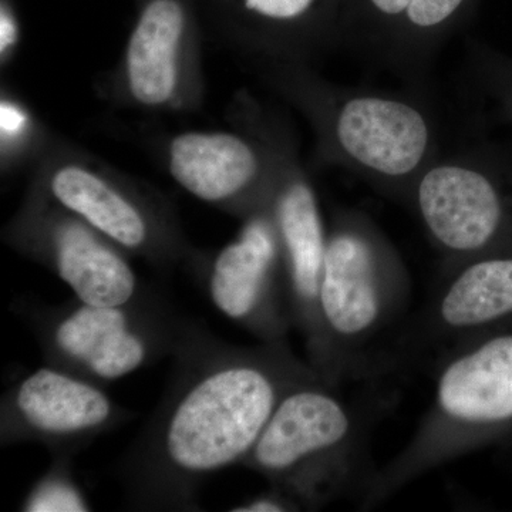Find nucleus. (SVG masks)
<instances>
[{"mask_svg":"<svg viewBox=\"0 0 512 512\" xmlns=\"http://www.w3.org/2000/svg\"><path fill=\"white\" fill-rule=\"evenodd\" d=\"M156 412L123 458L131 507L197 511L200 485L244 463L289 390L318 375L288 340L235 346L188 320Z\"/></svg>","mask_w":512,"mask_h":512,"instance_id":"1","label":"nucleus"},{"mask_svg":"<svg viewBox=\"0 0 512 512\" xmlns=\"http://www.w3.org/2000/svg\"><path fill=\"white\" fill-rule=\"evenodd\" d=\"M261 72L311 123L318 163L349 171L386 197L407 204L414 181L440 154L426 93L338 86L308 63H261Z\"/></svg>","mask_w":512,"mask_h":512,"instance_id":"2","label":"nucleus"},{"mask_svg":"<svg viewBox=\"0 0 512 512\" xmlns=\"http://www.w3.org/2000/svg\"><path fill=\"white\" fill-rule=\"evenodd\" d=\"M431 365L433 402L409 443L372 474L362 507H376L436 468L512 440V332L458 343Z\"/></svg>","mask_w":512,"mask_h":512,"instance_id":"3","label":"nucleus"},{"mask_svg":"<svg viewBox=\"0 0 512 512\" xmlns=\"http://www.w3.org/2000/svg\"><path fill=\"white\" fill-rule=\"evenodd\" d=\"M409 298L406 264L376 222L353 208L333 212L319 292L325 345L320 379L338 387L372 375L370 348L399 322Z\"/></svg>","mask_w":512,"mask_h":512,"instance_id":"4","label":"nucleus"},{"mask_svg":"<svg viewBox=\"0 0 512 512\" xmlns=\"http://www.w3.org/2000/svg\"><path fill=\"white\" fill-rule=\"evenodd\" d=\"M336 389L318 375L293 386L241 464L302 511L362 495L372 477L363 473L362 421Z\"/></svg>","mask_w":512,"mask_h":512,"instance_id":"5","label":"nucleus"},{"mask_svg":"<svg viewBox=\"0 0 512 512\" xmlns=\"http://www.w3.org/2000/svg\"><path fill=\"white\" fill-rule=\"evenodd\" d=\"M49 365L104 386L173 356L188 320L156 293L123 305L25 306Z\"/></svg>","mask_w":512,"mask_h":512,"instance_id":"6","label":"nucleus"},{"mask_svg":"<svg viewBox=\"0 0 512 512\" xmlns=\"http://www.w3.org/2000/svg\"><path fill=\"white\" fill-rule=\"evenodd\" d=\"M407 205L441 269L512 245V158L494 147L439 154L414 181Z\"/></svg>","mask_w":512,"mask_h":512,"instance_id":"7","label":"nucleus"},{"mask_svg":"<svg viewBox=\"0 0 512 512\" xmlns=\"http://www.w3.org/2000/svg\"><path fill=\"white\" fill-rule=\"evenodd\" d=\"M30 190L69 211L130 256L156 268L195 258L167 202L86 157L46 158Z\"/></svg>","mask_w":512,"mask_h":512,"instance_id":"8","label":"nucleus"},{"mask_svg":"<svg viewBox=\"0 0 512 512\" xmlns=\"http://www.w3.org/2000/svg\"><path fill=\"white\" fill-rule=\"evenodd\" d=\"M286 136L255 113L239 130L181 131L167 141L165 168L192 197L242 220L271 201Z\"/></svg>","mask_w":512,"mask_h":512,"instance_id":"9","label":"nucleus"},{"mask_svg":"<svg viewBox=\"0 0 512 512\" xmlns=\"http://www.w3.org/2000/svg\"><path fill=\"white\" fill-rule=\"evenodd\" d=\"M503 332H512V245L441 269L429 301L380 367L433 363L458 343Z\"/></svg>","mask_w":512,"mask_h":512,"instance_id":"10","label":"nucleus"},{"mask_svg":"<svg viewBox=\"0 0 512 512\" xmlns=\"http://www.w3.org/2000/svg\"><path fill=\"white\" fill-rule=\"evenodd\" d=\"M3 238L46 266L84 303L123 305L148 292L124 249L39 192L29 191Z\"/></svg>","mask_w":512,"mask_h":512,"instance_id":"11","label":"nucleus"},{"mask_svg":"<svg viewBox=\"0 0 512 512\" xmlns=\"http://www.w3.org/2000/svg\"><path fill=\"white\" fill-rule=\"evenodd\" d=\"M241 221L237 237L208 262L205 289L222 315L259 342H284L293 318L281 241L269 202Z\"/></svg>","mask_w":512,"mask_h":512,"instance_id":"12","label":"nucleus"},{"mask_svg":"<svg viewBox=\"0 0 512 512\" xmlns=\"http://www.w3.org/2000/svg\"><path fill=\"white\" fill-rule=\"evenodd\" d=\"M130 417L104 386L46 366L23 377L3 394L2 446L40 443L55 456L73 457L100 434Z\"/></svg>","mask_w":512,"mask_h":512,"instance_id":"13","label":"nucleus"},{"mask_svg":"<svg viewBox=\"0 0 512 512\" xmlns=\"http://www.w3.org/2000/svg\"><path fill=\"white\" fill-rule=\"evenodd\" d=\"M473 0H346L339 37L367 62L429 90L431 64Z\"/></svg>","mask_w":512,"mask_h":512,"instance_id":"14","label":"nucleus"},{"mask_svg":"<svg viewBox=\"0 0 512 512\" xmlns=\"http://www.w3.org/2000/svg\"><path fill=\"white\" fill-rule=\"evenodd\" d=\"M126 103L148 111H183L201 96L200 46L183 0H148L128 36L117 72Z\"/></svg>","mask_w":512,"mask_h":512,"instance_id":"15","label":"nucleus"},{"mask_svg":"<svg viewBox=\"0 0 512 512\" xmlns=\"http://www.w3.org/2000/svg\"><path fill=\"white\" fill-rule=\"evenodd\" d=\"M281 241L293 328L301 333L312 369L322 375L325 345L319 315V292L328 248V227L311 178L296 156L291 134L282 147L281 163L269 201Z\"/></svg>","mask_w":512,"mask_h":512,"instance_id":"16","label":"nucleus"},{"mask_svg":"<svg viewBox=\"0 0 512 512\" xmlns=\"http://www.w3.org/2000/svg\"><path fill=\"white\" fill-rule=\"evenodd\" d=\"M242 18L245 52L259 64L309 63L338 40L335 0H235Z\"/></svg>","mask_w":512,"mask_h":512,"instance_id":"17","label":"nucleus"},{"mask_svg":"<svg viewBox=\"0 0 512 512\" xmlns=\"http://www.w3.org/2000/svg\"><path fill=\"white\" fill-rule=\"evenodd\" d=\"M25 512H86L92 504L74 478L72 457L55 456L52 466L40 477L20 504Z\"/></svg>","mask_w":512,"mask_h":512,"instance_id":"18","label":"nucleus"},{"mask_svg":"<svg viewBox=\"0 0 512 512\" xmlns=\"http://www.w3.org/2000/svg\"><path fill=\"white\" fill-rule=\"evenodd\" d=\"M470 52L478 86L512 124V57L484 45L473 46Z\"/></svg>","mask_w":512,"mask_h":512,"instance_id":"19","label":"nucleus"},{"mask_svg":"<svg viewBox=\"0 0 512 512\" xmlns=\"http://www.w3.org/2000/svg\"><path fill=\"white\" fill-rule=\"evenodd\" d=\"M33 128V119L29 110L12 97H3L0 103V138L3 154L18 153L29 143Z\"/></svg>","mask_w":512,"mask_h":512,"instance_id":"20","label":"nucleus"},{"mask_svg":"<svg viewBox=\"0 0 512 512\" xmlns=\"http://www.w3.org/2000/svg\"><path fill=\"white\" fill-rule=\"evenodd\" d=\"M232 512H295L302 511L299 504L279 488L269 485L264 493L248 498L244 503L229 508Z\"/></svg>","mask_w":512,"mask_h":512,"instance_id":"21","label":"nucleus"},{"mask_svg":"<svg viewBox=\"0 0 512 512\" xmlns=\"http://www.w3.org/2000/svg\"><path fill=\"white\" fill-rule=\"evenodd\" d=\"M20 39L19 23L13 10L6 2H2L0 10V59L9 62L18 49Z\"/></svg>","mask_w":512,"mask_h":512,"instance_id":"22","label":"nucleus"}]
</instances>
